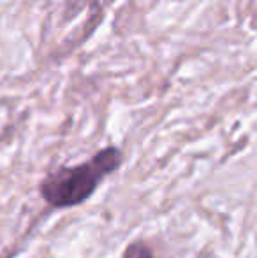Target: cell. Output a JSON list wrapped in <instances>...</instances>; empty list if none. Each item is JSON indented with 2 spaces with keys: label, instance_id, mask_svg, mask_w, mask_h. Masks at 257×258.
Segmentation results:
<instances>
[{
  "label": "cell",
  "instance_id": "cell-1",
  "mask_svg": "<svg viewBox=\"0 0 257 258\" xmlns=\"http://www.w3.org/2000/svg\"><path fill=\"white\" fill-rule=\"evenodd\" d=\"M122 163V151L115 146L104 148L88 162L74 167H59L39 184V194L52 207H72L85 202L108 174Z\"/></svg>",
  "mask_w": 257,
  "mask_h": 258
},
{
  "label": "cell",
  "instance_id": "cell-2",
  "mask_svg": "<svg viewBox=\"0 0 257 258\" xmlns=\"http://www.w3.org/2000/svg\"><path fill=\"white\" fill-rule=\"evenodd\" d=\"M122 258H155V256L146 244H143V242H132V244L125 249Z\"/></svg>",
  "mask_w": 257,
  "mask_h": 258
}]
</instances>
